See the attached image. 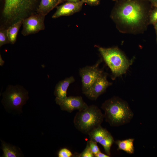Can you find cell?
<instances>
[{
  "label": "cell",
  "instance_id": "cell-8",
  "mask_svg": "<svg viewBox=\"0 0 157 157\" xmlns=\"http://www.w3.org/2000/svg\"><path fill=\"white\" fill-rule=\"evenodd\" d=\"M45 16L37 13H34L23 19L22 34L26 36L44 30Z\"/></svg>",
  "mask_w": 157,
  "mask_h": 157
},
{
  "label": "cell",
  "instance_id": "cell-3",
  "mask_svg": "<svg viewBox=\"0 0 157 157\" xmlns=\"http://www.w3.org/2000/svg\"><path fill=\"white\" fill-rule=\"evenodd\" d=\"M3 2L2 15L6 23L12 25L34 13L40 0H1Z\"/></svg>",
  "mask_w": 157,
  "mask_h": 157
},
{
  "label": "cell",
  "instance_id": "cell-19",
  "mask_svg": "<svg viewBox=\"0 0 157 157\" xmlns=\"http://www.w3.org/2000/svg\"><path fill=\"white\" fill-rule=\"evenodd\" d=\"M78 156V157H95L94 155L90 149L88 141L87 142V144L85 149Z\"/></svg>",
  "mask_w": 157,
  "mask_h": 157
},
{
  "label": "cell",
  "instance_id": "cell-4",
  "mask_svg": "<svg viewBox=\"0 0 157 157\" xmlns=\"http://www.w3.org/2000/svg\"><path fill=\"white\" fill-rule=\"evenodd\" d=\"M104 118V115L97 106L92 105L78 110L74 119L75 128L82 133L88 134L101 126Z\"/></svg>",
  "mask_w": 157,
  "mask_h": 157
},
{
  "label": "cell",
  "instance_id": "cell-30",
  "mask_svg": "<svg viewBox=\"0 0 157 157\" xmlns=\"http://www.w3.org/2000/svg\"><path fill=\"white\" fill-rule=\"evenodd\" d=\"M150 0L153 1H154L155 2H157V0Z\"/></svg>",
  "mask_w": 157,
  "mask_h": 157
},
{
  "label": "cell",
  "instance_id": "cell-6",
  "mask_svg": "<svg viewBox=\"0 0 157 157\" xmlns=\"http://www.w3.org/2000/svg\"><path fill=\"white\" fill-rule=\"evenodd\" d=\"M98 50L112 73V78L124 74L130 64L129 62L119 50L116 48L99 47Z\"/></svg>",
  "mask_w": 157,
  "mask_h": 157
},
{
  "label": "cell",
  "instance_id": "cell-13",
  "mask_svg": "<svg viewBox=\"0 0 157 157\" xmlns=\"http://www.w3.org/2000/svg\"><path fill=\"white\" fill-rule=\"evenodd\" d=\"M60 0H40L36 13L45 16L60 3Z\"/></svg>",
  "mask_w": 157,
  "mask_h": 157
},
{
  "label": "cell",
  "instance_id": "cell-12",
  "mask_svg": "<svg viewBox=\"0 0 157 157\" xmlns=\"http://www.w3.org/2000/svg\"><path fill=\"white\" fill-rule=\"evenodd\" d=\"M75 81L74 78L72 76L59 81L56 85L54 92L56 97L63 99L67 97V89L70 85Z\"/></svg>",
  "mask_w": 157,
  "mask_h": 157
},
{
  "label": "cell",
  "instance_id": "cell-10",
  "mask_svg": "<svg viewBox=\"0 0 157 157\" xmlns=\"http://www.w3.org/2000/svg\"><path fill=\"white\" fill-rule=\"evenodd\" d=\"M107 74L103 73L86 91L83 93L89 99L96 100L111 84L107 79Z\"/></svg>",
  "mask_w": 157,
  "mask_h": 157
},
{
  "label": "cell",
  "instance_id": "cell-29",
  "mask_svg": "<svg viewBox=\"0 0 157 157\" xmlns=\"http://www.w3.org/2000/svg\"><path fill=\"white\" fill-rule=\"evenodd\" d=\"M113 0L117 2V1H122L124 0Z\"/></svg>",
  "mask_w": 157,
  "mask_h": 157
},
{
  "label": "cell",
  "instance_id": "cell-22",
  "mask_svg": "<svg viewBox=\"0 0 157 157\" xmlns=\"http://www.w3.org/2000/svg\"><path fill=\"white\" fill-rule=\"evenodd\" d=\"M83 3H85L92 6H96L100 3V0H81Z\"/></svg>",
  "mask_w": 157,
  "mask_h": 157
},
{
  "label": "cell",
  "instance_id": "cell-24",
  "mask_svg": "<svg viewBox=\"0 0 157 157\" xmlns=\"http://www.w3.org/2000/svg\"><path fill=\"white\" fill-rule=\"evenodd\" d=\"M96 157H109L110 156L108 155L104 154L101 151L99 152L97 154L94 155Z\"/></svg>",
  "mask_w": 157,
  "mask_h": 157
},
{
  "label": "cell",
  "instance_id": "cell-9",
  "mask_svg": "<svg viewBox=\"0 0 157 157\" xmlns=\"http://www.w3.org/2000/svg\"><path fill=\"white\" fill-rule=\"evenodd\" d=\"M55 101L61 110L71 113L75 110L84 109L88 105L84 101L81 96H69L60 99L56 97Z\"/></svg>",
  "mask_w": 157,
  "mask_h": 157
},
{
  "label": "cell",
  "instance_id": "cell-17",
  "mask_svg": "<svg viewBox=\"0 0 157 157\" xmlns=\"http://www.w3.org/2000/svg\"><path fill=\"white\" fill-rule=\"evenodd\" d=\"M134 139L129 138L123 140H117L115 142L118 146V150H123L127 153L131 154L134 153V148L133 142Z\"/></svg>",
  "mask_w": 157,
  "mask_h": 157
},
{
  "label": "cell",
  "instance_id": "cell-15",
  "mask_svg": "<svg viewBox=\"0 0 157 157\" xmlns=\"http://www.w3.org/2000/svg\"><path fill=\"white\" fill-rule=\"evenodd\" d=\"M110 133L101 125L95 128L88 134L90 140L99 143Z\"/></svg>",
  "mask_w": 157,
  "mask_h": 157
},
{
  "label": "cell",
  "instance_id": "cell-7",
  "mask_svg": "<svg viewBox=\"0 0 157 157\" xmlns=\"http://www.w3.org/2000/svg\"><path fill=\"white\" fill-rule=\"evenodd\" d=\"M100 62L99 60L93 65L87 66L80 69L79 73L81 78L83 93L87 90L103 73L99 67Z\"/></svg>",
  "mask_w": 157,
  "mask_h": 157
},
{
  "label": "cell",
  "instance_id": "cell-14",
  "mask_svg": "<svg viewBox=\"0 0 157 157\" xmlns=\"http://www.w3.org/2000/svg\"><path fill=\"white\" fill-rule=\"evenodd\" d=\"M1 149L3 154V157H19L22 156V152L17 147L1 140Z\"/></svg>",
  "mask_w": 157,
  "mask_h": 157
},
{
  "label": "cell",
  "instance_id": "cell-23",
  "mask_svg": "<svg viewBox=\"0 0 157 157\" xmlns=\"http://www.w3.org/2000/svg\"><path fill=\"white\" fill-rule=\"evenodd\" d=\"M151 22L157 23V10H154L152 13L151 17Z\"/></svg>",
  "mask_w": 157,
  "mask_h": 157
},
{
  "label": "cell",
  "instance_id": "cell-20",
  "mask_svg": "<svg viewBox=\"0 0 157 157\" xmlns=\"http://www.w3.org/2000/svg\"><path fill=\"white\" fill-rule=\"evenodd\" d=\"M88 142L90 149L94 155L101 151L97 142L90 140Z\"/></svg>",
  "mask_w": 157,
  "mask_h": 157
},
{
  "label": "cell",
  "instance_id": "cell-31",
  "mask_svg": "<svg viewBox=\"0 0 157 157\" xmlns=\"http://www.w3.org/2000/svg\"><path fill=\"white\" fill-rule=\"evenodd\" d=\"M61 0H60V1H59L60 3H61Z\"/></svg>",
  "mask_w": 157,
  "mask_h": 157
},
{
  "label": "cell",
  "instance_id": "cell-5",
  "mask_svg": "<svg viewBox=\"0 0 157 157\" xmlns=\"http://www.w3.org/2000/svg\"><path fill=\"white\" fill-rule=\"evenodd\" d=\"M28 98V92L22 86L8 85L3 94L1 101L8 112L19 113Z\"/></svg>",
  "mask_w": 157,
  "mask_h": 157
},
{
  "label": "cell",
  "instance_id": "cell-25",
  "mask_svg": "<svg viewBox=\"0 0 157 157\" xmlns=\"http://www.w3.org/2000/svg\"><path fill=\"white\" fill-rule=\"evenodd\" d=\"M81 0H61V3L64 1L72 2H77L80 1Z\"/></svg>",
  "mask_w": 157,
  "mask_h": 157
},
{
  "label": "cell",
  "instance_id": "cell-18",
  "mask_svg": "<svg viewBox=\"0 0 157 157\" xmlns=\"http://www.w3.org/2000/svg\"><path fill=\"white\" fill-rule=\"evenodd\" d=\"M10 43L7 32V29L1 27L0 30V47L5 44Z\"/></svg>",
  "mask_w": 157,
  "mask_h": 157
},
{
  "label": "cell",
  "instance_id": "cell-26",
  "mask_svg": "<svg viewBox=\"0 0 157 157\" xmlns=\"http://www.w3.org/2000/svg\"><path fill=\"white\" fill-rule=\"evenodd\" d=\"M4 63V61L3 60L1 56L0 55V65L1 66H2Z\"/></svg>",
  "mask_w": 157,
  "mask_h": 157
},
{
  "label": "cell",
  "instance_id": "cell-28",
  "mask_svg": "<svg viewBox=\"0 0 157 157\" xmlns=\"http://www.w3.org/2000/svg\"><path fill=\"white\" fill-rule=\"evenodd\" d=\"M155 27H156V29L157 31V23H156V24Z\"/></svg>",
  "mask_w": 157,
  "mask_h": 157
},
{
  "label": "cell",
  "instance_id": "cell-11",
  "mask_svg": "<svg viewBox=\"0 0 157 157\" xmlns=\"http://www.w3.org/2000/svg\"><path fill=\"white\" fill-rule=\"evenodd\" d=\"M83 4L81 1L77 2H66L57 8L52 17L55 19L61 16L72 15L80 11Z\"/></svg>",
  "mask_w": 157,
  "mask_h": 157
},
{
  "label": "cell",
  "instance_id": "cell-2",
  "mask_svg": "<svg viewBox=\"0 0 157 157\" xmlns=\"http://www.w3.org/2000/svg\"><path fill=\"white\" fill-rule=\"evenodd\" d=\"M106 122L111 126H117L130 122L134 114L128 104L117 97L106 100L102 105Z\"/></svg>",
  "mask_w": 157,
  "mask_h": 157
},
{
  "label": "cell",
  "instance_id": "cell-1",
  "mask_svg": "<svg viewBox=\"0 0 157 157\" xmlns=\"http://www.w3.org/2000/svg\"><path fill=\"white\" fill-rule=\"evenodd\" d=\"M145 0H124L117 1L113 18L131 28L142 24L145 20L146 7Z\"/></svg>",
  "mask_w": 157,
  "mask_h": 157
},
{
  "label": "cell",
  "instance_id": "cell-21",
  "mask_svg": "<svg viewBox=\"0 0 157 157\" xmlns=\"http://www.w3.org/2000/svg\"><path fill=\"white\" fill-rule=\"evenodd\" d=\"M72 155L71 152L66 148L61 149L58 153V156L59 157H70Z\"/></svg>",
  "mask_w": 157,
  "mask_h": 157
},
{
  "label": "cell",
  "instance_id": "cell-16",
  "mask_svg": "<svg viewBox=\"0 0 157 157\" xmlns=\"http://www.w3.org/2000/svg\"><path fill=\"white\" fill-rule=\"evenodd\" d=\"M23 20H20L14 23L7 29V34L10 43L14 44L15 42L19 30L22 24Z\"/></svg>",
  "mask_w": 157,
  "mask_h": 157
},
{
  "label": "cell",
  "instance_id": "cell-27",
  "mask_svg": "<svg viewBox=\"0 0 157 157\" xmlns=\"http://www.w3.org/2000/svg\"><path fill=\"white\" fill-rule=\"evenodd\" d=\"M154 5L157 8V2H154Z\"/></svg>",
  "mask_w": 157,
  "mask_h": 157
}]
</instances>
